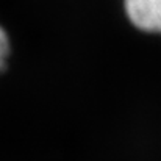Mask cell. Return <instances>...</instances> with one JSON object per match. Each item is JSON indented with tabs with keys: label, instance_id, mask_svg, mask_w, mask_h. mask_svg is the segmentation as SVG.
<instances>
[{
	"label": "cell",
	"instance_id": "cell-1",
	"mask_svg": "<svg viewBox=\"0 0 161 161\" xmlns=\"http://www.w3.org/2000/svg\"><path fill=\"white\" fill-rule=\"evenodd\" d=\"M125 11L139 30L161 33V0H125Z\"/></svg>",
	"mask_w": 161,
	"mask_h": 161
},
{
	"label": "cell",
	"instance_id": "cell-2",
	"mask_svg": "<svg viewBox=\"0 0 161 161\" xmlns=\"http://www.w3.org/2000/svg\"><path fill=\"white\" fill-rule=\"evenodd\" d=\"M6 55H8V39H6L5 31L0 28V66L3 64Z\"/></svg>",
	"mask_w": 161,
	"mask_h": 161
}]
</instances>
